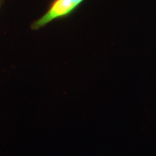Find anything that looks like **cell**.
Returning <instances> with one entry per match:
<instances>
[{
	"label": "cell",
	"instance_id": "6da1fadb",
	"mask_svg": "<svg viewBox=\"0 0 156 156\" xmlns=\"http://www.w3.org/2000/svg\"><path fill=\"white\" fill-rule=\"evenodd\" d=\"M84 0H51L44 14L30 24V29L38 30L56 20L67 17Z\"/></svg>",
	"mask_w": 156,
	"mask_h": 156
},
{
	"label": "cell",
	"instance_id": "7a4b0ae2",
	"mask_svg": "<svg viewBox=\"0 0 156 156\" xmlns=\"http://www.w3.org/2000/svg\"><path fill=\"white\" fill-rule=\"evenodd\" d=\"M5 0H0V9H1L2 7V5H3V4L5 3Z\"/></svg>",
	"mask_w": 156,
	"mask_h": 156
}]
</instances>
